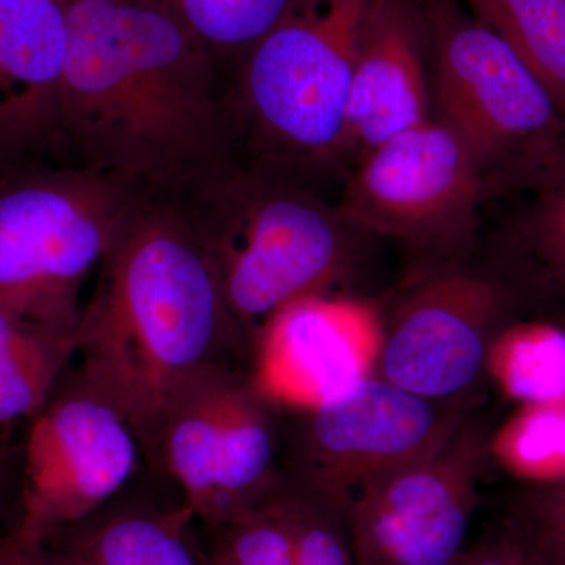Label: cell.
<instances>
[{"label": "cell", "mask_w": 565, "mask_h": 565, "mask_svg": "<svg viewBox=\"0 0 565 565\" xmlns=\"http://www.w3.org/2000/svg\"><path fill=\"white\" fill-rule=\"evenodd\" d=\"M281 501L300 565H353L343 509L289 486Z\"/></svg>", "instance_id": "cell-23"}, {"label": "cell", "mask_w": 565, "mask_h": 565, "mask_svg": "<svg viewBox=\"0 0 565 565\" xmlns=\"http://www.w3.org/2000/svg\"><path fill=\"white\" fill-rule=\"evenodd\" d=\"M486 375L520 407L565 404V330L541 321L509 322L490 349Z\"/></svg>", "instance_id": "cell-18"}, {"label": "cell", "mask_w": 565, "mask_h": 565, "mask_svg": "<svg viewBox=\"0 0 565 565\" xmlns=\"http://www.w3.org/2000/svg\"><path fill=\"white\" fill-rule=\"evenodd\" d=\"M489 457L525 484L565 478V404L523 405L489 437Z\"/></svg>", "instance_id": "cell-20"}, {"label": "cell", "mask_w": 565, "mask_h": 565, "mask_svg": "<svg viewBox=\"0 0 565 565\" xmlns=\"http://www.w3.org/2000/svg\"><path fill=\"white\" fill-rule=\"evenodd\" d=\"M476 20L522 58L565 120V0H467Z\"/></svg>", "instance_id": "cell-19"}, {"label": "cell", "mask_w": 565, "mask_h": 565, "mask_svg": "<svg viewBox=\"0 0 565 565\" xmlns=\"http://www.w3.org/2000/svg\"><path fill=\"white\" fill-rule=\"evenodd\" d=\"M468 403L426 399L371 375L329 403L299 412L285 452L286 486L345 512L362 487L444 448L467 422Z\"/></svg>", "instance_id": "cell-8"}, {"label": "cell", "mask_w": 565, "mask_h": 565, "mask_svg": "<svg viewBox=\"0 0 565 565\" xmlns=\"http://www.w3.org/2000/svg\"><path fill=\"white\" fill-rule=\"evenodd\" d=\"M184 24L210 50L250 51L291 0H147Z\"/></svg>", "instance_id": "cell-21"}, {"label": "cell", "mask_w": 565, "mask_h": 565, "mask_svg": "<svg viewBox=\"0 0 565 565\" xmlns=\"http://www.w3.org/2000/svg\"><path fill=\"white\" fill-rule=\"evenodd\" d=\"M62 3L61 141L132 191L217 174L223 134L210 47L147 0Z\"/></svg>", "instance_id": "cell-1"}, {"label": "cell", "mask_w": 565, "mask_h": 565, "mask_svg": "<svg viewBox=\"0 0 565 565\" xmlns=\"http://www.w3.org/2000/svg\"><path fill=\"white\" fill-rule=\"evenodd\" d=\"M62 0H0V173L61 143Z\"/></svg>", "instance_id": "cell-14"}, {"label": "cell", "mask_w": 565, "mask_h": 565, "mask_svg": "<svg viewBox=\"0 0 565 565\" xmlns=\"http://www.w3.org/2000/svg\"><path fill=\"white\" fill-rule=\"evenodd\" d=\"M455 565H544L511 520L467 546Z\"/></svg>", "instance_id": "cell-25"}, {"label": "cell", "mask_w": 565, "mask_h": 565, "mask_svg": "<svg viewBox=\"0 0 565 565\" xmlns=\"http://www.w3.org/2000/svg\"><path fill=\"white\" fill-rule=\"evenodd\" d=\"M17 448L0 449V515L9 497H14L17 489ZM3 531V530H0Z\"/></svg>", "instance_id": "cell-27"}, {"label": "cell", "mask_w": 565, "mask_h": 565, "mask_svg": "<svg viewBox=\"0 0 565 565\" xmlns=\"http://www.w3.org/2000/svg\"><path fill=\"white\" fill-rule=\"evenodd\" d=\"M98 270L74 332L76 370L140 440L174 385L210 364H233L250 341L192 222L172 207L137 199Z\"/></svg>", "instance_id": "cell-2"}, {"label": "cell", "mask_w": 565, "mask_h": 565, "mask_svg": "<svg viewBox=\"0 0 565 565\" xmlns=\"http://www.w3.org/2000/svg\"><path fill=\"white\" fill-rule=\"evenodd\" d=\"M0 565H85L57 542L22 541L9 526L0 531Z\"/></svg>", "instance_id": "cell-26"}, {"label": "cell", "mask_w": 565, "mask_h": 565, "mask_svg": "<svg viewBox=\"0 0 565 565\" xmlns=\"http://www.w3.org/2000/svg\"><path fill=\"white\" fill-rule=\"evenodd\" d=\"M512 305L511 288L487 275H427L384 319L375 374L426 399H470L494 340L514 321Z\"/></svg>", "instance_id": "cell-12"}, {"label": "cell", "mask_w": 565, "mask_h": 565, "mask_svg": "<svg viewBox=\"0 0 565 565\" xmlns=\"http://www.w3.org/2000/svg\"><path fill=\"white\" fill-rule=\"evenodd\" d=\"M136 191L93 169L31 162L0 173V308L65 334Z\"/></svg>", "instance_id": "cell-4"}, {"label": "cell", "mask_w": 565, "mask_h": 565, "mask_svg": "<svg viewBox=\"0 0 565 565\" xmlns=\"http://www.w3.org/2000/svg\"><path fill=\"white\" fill-rule=\"evenodd\" d=\"M382 341L384 316L373 303L302 297L256 330L248 379L278 412L313 411L375 374Z\"/></svg>", "instance_id": "cell-13"}, {"label": "cell", "mask_w": 565, "mask_h": 565, "mask_svg": "<svg viewBox=\"0 0 565 565\" xmlns=\"http://www.w3.org/2000/svg\"><path fill=\"white\" fill-rule=\"evenodd\" d=\"M487 459L489 435L467 419L435 455L362 487L345 508L353 565H455Z\"/></svg>", "instance_id": "cell-10"}, {"label": "cell", "mask_w": 565, "mask_h": 565, "mask_svg": "<svg viewBox=\"0 0 565 565\" xmlns=\"http://www.w3.org/2000/svg\"><path fill=\"white\" fill-rule=\"evenodd\" d=\"M541 166V195L523 226V245L541 277L565 289V151L556 148Z\"/></svg>", "instance_id": "cell-22"}, {"label": "cell", "mask_w": 565, "mask_h": 565, "mask_svg": "<svg viewBox=\"0 0 565 565\" xmlns=\"http://www.w3.org/2000/svg\"><path fill=\"white\" fill-rule=\"evenodd\" d=\"M511 520L544 565H565V478L526 484L516 494Z\"/></svg>", "instance_id": "cell-24"}, {"label": "cell", "mask_w": 565, "mask_h": 565, "mask_svg": "<svg viewBox=\"0 0 565 565\" xmlns=\"http://www.w3.org/2000/svg\"><path fill=\"white\" fill-rule=\"evenodd\" d=\"M206 557H207V565H228L225 563V561H222L221 557L212 555V553H210V556H206Z\"/></svg>", "instance_id": "cell-28"}, {"label": "cell", "mask_w": 565, "mask_h": 565, "mask_svg": "<svg viewBox=\"0 0 565 565\" xmlns=\"http://www.w3.org/2000/svg\"><path fill=\"white\" fill-rule=\"evenodd\" d=\"M210 214L189 218L211 256L230 313L248 338L282 307L327 294L352 264L363 234L340 210L291 185L215 181Z\"/></svg>", "instance_id": "cell-3"}, {"label": "cell", "mask_w": 565, "mask_h": 565, "mask_svg": "<svg viewBox=\"0 0 565 565\" xmlns=\"http://www.w3.org/2000/svg\"><path fill=\"white\" fill-rule=\"evenodd\" d=\"M434 88L440 120L473 147L487 169L512 154L544 161L559 147L565 120L555 99L509 44L478 20L438 14Z\"/></svg>", "instance_id": "cell-11"}, {"label": "cell", "mask_w": 565, "mask_h": 565, "mask_svg": "<svg viewBox=\"0 0 565 565\" xmlns=\"http://www.w3.org/2000/svg\"><path fill=\"white\" fill-rule=\"evenodd\" d=\"M275 415L248 374L210 364L167 394L140 437L145 465L193 520L217 530L286 486Z\"/></svg>", "instance_id": "cell-5"}, {"label": "cell", "mask_w": 565, "mask_h": 565, "mask_svg": "<svg viewBox=\"0 0 565 565\" xmlns=\"http://www.w3.org/2000/svg\"><path fill=\"white\" fill-rule=\"evenodd\" d=\"M10 533L51 541L128 489L145 465L136 429L77 370L25 423Z\"/></svg>", "instance_id": "cell-6"}, {"label": "cell", "mask_w": 565, "mask_h": 565, "mask_svg": "<svg viewBox=\"0 0 565 565\" xmlns=\"http://www.w3.org/2000/svg\"><path fill=\"white\" fill-rule=\"evenodd\" d=\"M184 505H161L131 486L102 509L55 535L85 565H207L193 542Z\"/></svg>", "instance_id": "cell-16"}, {"label": "cell", "mask_w": 565, "mask_h": 565, "mask_svg": "<svg viewBox=\"0 0 565 565\" xmlns=\"http://www.w3.org/2000/svg\"><path fill=\"white\" fill-rule=\"evenodd\" d=\"M76 359L73 334L0 308V429L28 423Z\"/></svg>", "instance_id": "cell-17"}, {"label": "cell", "mask_w": 565, "mask_h": 565, "mask_svg": "<svg viewBox=\"0 0 565 565\" xmlns=\"http://www.w3.org/2000/svg\"><path fill=\"white\" fill-rule=\"evenodd\" d=\"M381 2H289L245 63V99L264 134L308 158L340 154L353 70Z\"/></svg>", "instance_id": "cell-7"}, {"label": "cell", "mask_w": 565, "mask_h": 565, "mask_svg": "<svg viewBox=\"0 0 565 565\" xmlns=\"http://www.w3.org/2000/svg\"><path fill=\"white\" fill-rule=\"evenodd\" d=\"M486 170L451 126L427 120L364 152L338 210L362 233L455 247L473 232Z\"/></svg>", "instance_id": "cell-9"}, {"label": "cell", "mask_w": 565, "mask_h": 565, "mask_svg": "<svg viewBox=\"0 0 565 565\" xmlns=\"http://www.w3.org/2000/svg\"><path fill=\"white\" fill-rule=\"evenodd\" d=\"M427 120L422 21L408 0H382L353 70L341 152L362 158Z\"/></svg>", "instance_id": "cell-15"}]
</instances>
